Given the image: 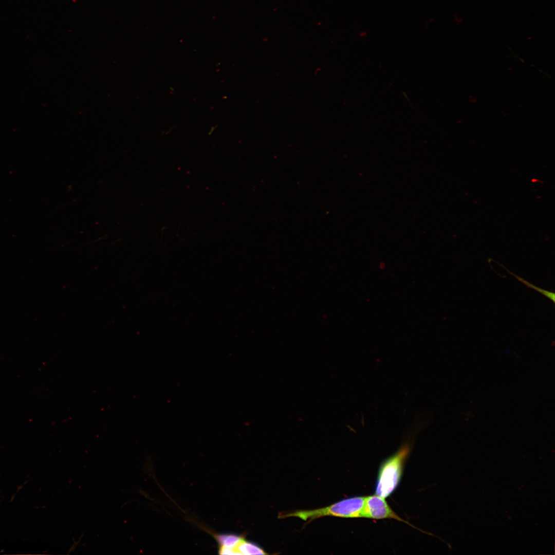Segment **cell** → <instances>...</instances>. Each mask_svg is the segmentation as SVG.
Listing matches in <instances>:
<instances>
[{"mask_svg":"<svg viewBox=\"0 0 555 555\" xmlns=\"http://www.w3.org/2000/svg\"><path fill=\"white\" fill-rule=\"evenodd\" d=\"M361 517L377 520L394 519L416 528L399 516L390 507L384 498L376 494L366 496Z\"/></svg>","mask_w":555,"mask_h":555,"instance_id":"obj_3","label":"cell"},{"mask_svg":"<svg viewBox=\"0 0 555 555\" xmlns=\"http://www.w3.org/2000/svg\"><path fill=\"white\" fill-rule=\"evenodd\" d=\"M366 496H356L346 498L326 507L313 510H298L282 514L281 518L296 517L304 521L312 520L324 516L344 518L362 517Z\"/></svg>","mask_w":555,"mask_h":555,"instance_id":"obj_2","label":"cell"},{"mask_svg":"<svg viewBox=\"0 0 555 555\" xmlns=\"http://www.w3.org/2000/svg\"><path fill=\"white\" fill-rule=\"evenodd\" d=\"M498 264L501 267H502L505 270H506L507 272H508L509 274H511V275L515 276L517 279V280H519L520 282H521V283H522L523 284L525 285L526 286H527L528 287H529L530 288L533 289L538 291L539 293L542 294L543 295H544V296H545L547 298L551 300V301H552L553 302V303L555 302V294H554V292L543 289H542L541 288H539V287H538L537 286H534V285L532 284L531 283H529V282H528L526 280H525V279H524L523 278H521L519 276L516 275L515 274L512 273L511 271H510V270L507 269L503 265H502L501 264H499V263H498Z\"/></svg>","mask_w":555,"mask_h":555,"instance_id":"obj_6","label":"cell"},{"mask_svg":"<svg viewBox=\"0 0 555 555\" xmlns=\"http://www.w3.org/2000/svg\"><path fill=\"white\" fill-rule=\"evenodd\" d=\"M410 451L411 444L406 443L383 462L378 472L376 495L385 498L394 492L399 484Z\"/></svg>","mask_w":555,"mask_h":555,"instance_id":"obj_1","label":"cell"},{"mask_svg":"<svg viewBox=\"0 0 555 555\" xmlns=\"http://www.w3.org/2000/svg\"><path fill=\"white\" fill-rule=\"evenodd\" d=\"M238 554H266L264 550L255 544L244 539L236 548Z\"/></svg>","mask_w":555,"mask_h":555,"instance_id":"obj_5","label":"cell"},{"mask_svg":"<svg viewBox=\"0 0 555 555\" xmlns=\"http://www.w3.org/2000/svg\"><path fill=\"white\" fill-rule=\"evenodd\" d=\"M214 536L218 543L219 548L230 549L233 554H238L236 548L244 539L241 535L231 533L214 534Z\"/></svg>","mask_w":555,"mask_h":555,"instance_id":"obj_4","label":"cell"}]
</instances>
